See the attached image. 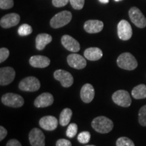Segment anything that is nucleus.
<instances>
[{
	"instance_id": "11",
	"label": "nucleus",
	"mask_w": 146,
	"mask_h": 146,
	"mask_svg": "<svg viewBox=\"0 0 146 146\" xmlns=\"http://www.w3.org/2000/svg\"><path fill=\"white\" fill-rule=\"evenodd\" d=\"M16 72L12 67H3L0 69V85L1 86L9 85L14 81Z\"/></svg>"
},
{
	"instance_id": "27",
	"label": "nucleus",
	"mask_w": 146,
	"mask_h": 146,
	"mask_svg": "<svg viewBox=\"0 0 146 146\" xmlns=\"http://www.w3.org/2000/svg\"><path fill=\"white\" fill-rule=\"evenodd\" d=\"M78 126L75 123H71L68 125L66 130V135L69 138H73L77 133Z\"/></svg>"
},
{
	"instance_id": "38",
	"label": "nucleus",
	"mask_w": 146,
	"mask_h": 146,
	"mask_svg": "<svg viewBox=\"0 0 146 146\" xmlns=\"http://www.w3.org/2000/svg\"><path fill=\"white\" fill-rule=\"evenodd\" d=\"M114 1H121V0H114Z\"/></svg>"
},
{
	"instance_id": "24",
	"label": "nucleus",
	"mask_w": 146,
	"mask_h": 146,
	"mask_svg": "<svg viewBox=\"0 0 146 146\" xmlns=\"http://www.w3.org/2000/svg\"><path fill=\"white\" fill-rule=\"evenodd\" d=\"M33 32V29L30 25L27 24H23L18 28V33L21 36H27L31 34Z\"/></svg>"
},
{
	"instance_id": "29",
	"label": "nucleus",
	"mask_w": 146,
	"mask_h": 146,
	"mask_svg": "<svg viewBox=\"0 0 146 146\" xmlns=\"http://www.w3.org/2000/svg\"><path fill=\"white\" fill-rule=\"evenodd\" d=\"M70 2L74 10H81L85 4V0H70Z\"/></svg>"
},
{
	"instance_id": "35",
	"label": "nucleus",
	"mask_w": 146,
	"mask_h": 146,
	"mask_svg": "<svg viewBox=\"0 0 146 146\" xmlns=\"http://www.w3.org/2000/svg\"><path fill=\"white\" fill-rule=\"evenodd\" d=\"M6 146H22V145L17 139H12L9 140L6 144Z\"/></svg>"
},
{
	"instance_id": "13",
	"label": "nucleus",
	"mask_w": 146,
	"mask_h": 146,
	"mask_svg": "<svg viewBox=\"0 0 146 146\" xmlns=\"http://www.w3.org/2000/svg\"><path fill=\"white\" fill-rule=\"evenodd\" d=\"M21 17L18 14L10 13L6 14L1 18L0 25L4 29H8L16 26L19 23Z\"/></svg>"
},
{
	"instance_id": "9",
	"label": "nucleus",
	"mask_w": 146,
	"mask_h": 146,
	"mask_svg": "<svg viewBox=\"0 0 146 146\" xmlns=\"http://www.w3.org/2000/svg\"><path fill=\"white\" fill-rule=\"evenodd\" d=\"M29 139L32 146H45V135L38 128H34L30 131Z\"/></svg>"
},
{
	"instance_id": "1",
	"label": "nucleus",
	"mask_w": 146,
	"mask_h": 146,
	"mask_svg": "<svg viewBox=\"0 0 146 146\" xmlns=\"http://www.w3.org/2000/svg\"><path fill=\"white\" fill-rule=\"evenodd\" d=\"M91 126L93 129L98 133L104 134V133H108L112 130L114 124L108 118L101 116L96 117L93 120Z\"/></svg>"
},
{
	"instance_id": "4",
	"label": "nucleus",
	"mask_w": 146,
	"mask_h": 146,
	"mask_svg": "<svg viewBox=\"0 0 146 146\" xmlns=\"http://www.w3.org/2000/svg\"><path fill=\"white\" fill-rule=\"evenodd\" d=\"M40 87H41V83L39 79L35 76H28L23 78L18 85V87L21 91H29V92L38 91Z\"/></svg>"
},
{
	"instance_id": "25",
	"label": "nucleus",
	"mask_w": 146,
	"mask_h": 146,
	"mask_svg": "<svg viewBox=\"0 0 146 146\" xmlns=\"http://www.w3.org/2000/svg\"><path fill=\"white\" fill-rule=\"evenodd\" d=\"M77 139L78 142H80L81 143H87L91 139L90 133L88 131H83V132L80 133L77 137Z\"/></svg>"
},
{
	"instance_id": "18",
	"label": "nucleus",
	"mask_w": 146,
	"mask_h": 146,
	"mask_svg": "<svg viewBox=\"0 0 146 146\" xmlns=\"http://www.w3.org/2000/svg\"><path fill=\"white\" fill-rule=\"evenodd\" d=\"M103 28V22L98 20H89L84 24V29L89 33H98L102 31Z\"/></svg>"
},
{
	"instance_id": "31",
	"label": "nucleus",
	"mask_w": 146,
	"mask_h": 146,
	"mask_svg": "<svg viewBox=\"0 0 146 146\" xmlns=\"http://www.w3.org/2000/svg\"><path fill=\"white\" fill-rule=\"evenodd\" d=\"M10 52L7 48L2 47L0 49V62L2 63L7 60V58L9 57Z\"/></svg>"
},
{
	"instance_id": "6",
	"label": "nucleus",
	"mask_w": 146,
	"mask_h": 146,
	"mask_svg": "<svg viewBox=\"0 0 146 146\" xmlns=\"http://www.w3.org/2000/svg\"><path fill=\"white\" fill-rule=\"evenodd\" d=\"M112 98L116 104L124 108L129 107L132 102L130 94L125 90L116 91L113 94Z\"/></svg>"
},
{
	"instance_id": "32",
	"label": "nucleus",
	"mask_w": 146,
	"mask_h": 146,
	"mask_svg": "<svg viewBox=\"0 0 146 146\" xmlns=\"http://www.w3.org/2000/svg\"><path fill=\"white\" fill-rule=\"evenodd\" d=\"M68 1H70V0H52V3L55 7L61 8L68 4Z\"/></svg>"
},
{
	"instance_id": "10",
	"label": "nucleus",
	"mask_w": 146,
	"mask_h": 146,
	"mask_svg": "<svg viewBox=\"0 0 146 146\" xmlns=\"http://www.w3.org/2000/svg\"><path fill=\"white\" fill-rule=\"evenodd\" d=\"M133 31L131 25L125 20H122L118 25V37L123 41H127L131 38Z\"/></svg>"
},
{
	"instance_id": "30",
	"label": "nucleus",
	"mask_w": 146,
	"mask_h": 146,
	"mask_svg": "<svg viewBox=\"0 0 146 146\" xmlns=\"http://www.w3.org/2000/svg\"><path fill=\"white\" fill-rule=\"evenodd\" d=\"M14 6V0H0V8L3 10L10 9Z\"/></svg>"
},
{
	"instance_id": "14",
	"label": "nucleus",
	"mask_w": 146,
	"mask_h": 146,
	"mask_svg": "<svg viewBox=\"0 0 146 146\" xmlns=\"http://www.w3.org/2000/svg\"><path fill=\"white\" fill-rule=\"evenodd\" d=\"M62 44L67 50L72 52H77L80 50V44L79 43L74 39V38L68 35H65L62 36L61 39Z\"/></svg>"
},
{
	"instance_id": "26",
	"label": "nucleus",
	"mask_w": 146,
	"mask_h": 146,
	"mask_svg": "<svg viewBox=\"0 0 146 146\" xmlns=\"http://www.w3.org/2000/svg\"><path fill=\"white\" fill-rule=\"evenodd\" d=\"M116 146H135V144L132 140L125 137L118 138L116 141Z\"/></svg>"
},
{
	"instance_id": "19",
	"label": "nucleus",
	"mask_w": 146,
	"mask_h": 146,
	"mask_svg": "<svg viewBox=\"0 0 146 146\" xmlns=\"http://www.w3.org/2000/svg\"><path fill=\"white\" fill-rule=\"evenodd\" d=\"M29 63L34 68H46L50 64V60L44 56H33L29 60Z\"/></svg>"
},
{
	"instance_id": "20",
	"label": "nucleus",
	"mask_w": 146,
	"mask_h": 146,
	"mask_svg": "<svg viewBox=\"0 0 146 146\" xmlns=\"http://www.w3.org/2000/svg\"><path fill=\"white\" fill-rule=\"evenodd\" d=\"M84 56L91 61H96L102 58L103 52L98 47H89L84 52Z\"/></svg>"
},
{
	"instance_id": "23",
	"label": "nucleus",
	"mask_w": 146,
	"mask_h": 146,
	"mask_svg": "<svg viewBox=\"0 0 146 146\" xmlns=\"http://www.w3.org/2000/svg\"><path fill=\"white\" fill-rule=\"evenodd\" d=\"M72 116V112L70 108H65L62 111L60 115L59 123L62 127L68 125Z\"/></svg>"
},
{
	"instance_id": "28",
	"label": "nucleus",
	"mask_w": 146,
	"mask_h": 146,
	"mask_svg": "<svg viewBox=\"0 0 146 146\" xmlns=\"http://www.w3.org/2000/svg\"><path fill=\"white\" fill-rule=\"evenodd\" d=\"M139 123L141 126L146 127V105L141 107L139 111Z\"/></svg>"
},
{
	"instance_id": "5",
	"label": "nucleus",
	"mask_w": 146,
	"mask_h": 146,
	"mask_svg": "<svg viewBox=\"0 0 146 146\" xmlns=\"http://www.w3.org/2000/svg\"><path fill=\"white\" fill-rule=\"evenodd\" d=\"M1 100L3 104L12 108H20L23 106L25 103L23 97L13 93L4 94L1 97Z\"/></svg>"
},
{
	"instance_id": "33",
	"label": "nucleus",
	"mask_w": 146,
	"mask_h": 146,
	"mask_svg": "<svg viewBox=\"0 0 146 146\" xmlns=\"http://www.w3.org/2000/svg\"><path fill=\"white\" fill-rule=\"evenodd\" d=\"M56 146H72V143L68 140L65 139H58L56 144Z\"/></svg>"
},
{
	"instance_id": "12",
	"label": "nucleus",
	"mask_w": 146,
	"mask_h": 146,
	"mask_svg": "<svg viewBox=\"0 0 146 146\" xmlns=\"http://www.w3.org/2000/svg\"><path fill=\"white\" fill-rule=\"evenodd\" d=\"M67 62L68 65L72 68L81 70L85 68L87 65L86 60L79 54H71L67 57Z\"/></svg>"
},
{
	"instance_id": "34",
	"label": "nucleus",
	"mask_w": 146,
	"mask_h": 146,
	"mask_svg": "<svg viewBox=\"0 0 146 146\" xmlns=\"http://www.w3.org/2000/svg\"><path fill=\"white\" fill-rule=\"evenodd\" d=\"M8 135V131L5 129L3 126L0 127V141H3V139Z\"/></svg>"
},
{
	"instance_id": "22",
	"label": "nucleus",
	"mask_w": 146,
	"mask_h": 146,
	"mask_svg": "<svg viewBox=\"0 0 146 146\" xmlns=\"http://www.w3.org/2000/svg\"><path fill=\"white\" fill-rule=\"evenodd\" d=\"M133 98L136 100H141L146 98V85L140 84L135 87L131 92Z\"/></svg>"
},
{
	"instance_id": "17",
	"label": "nucleus",
	"mask_w": 146,
	"mask_h": 146,
	"mask_svg": "<svg viewBox=\"0 0 146 146\" xmlns=\"http://www.w3.org/2000/svg\"><path fill=\"white\" fill-rule=\"evenodd\" d=\"M80 96L82 101L85 103L89 104L92 102L95 96V90L93 85L89 83L85 84L81 89Z\"/></svg>"
},
{
	"instance_id": "21",
	"label": "nucleus",
	"mask_w": 146,
	"mask_h": 146,
	"mask_svg": "<svg viewBox=\"0 0 146 146\" xmlns=\"http://www.w3.org/2000/svg\"><path fill=\"white\" fill-rule=\"evenodd\" d=\"M52 36L47 33L38 35L36 37V48L38 50H43L47 44L52 42Z\"/></svg>"
},
{
	"instance_id": "8",
	"label": "nucleus",
	"mask_w": 146,
	"mask_h": 146,
	"mask_svg": "<svg viewBox=\"0 0 146 146\" xmlns=\"http://www.w3.org/2000/svg\"><path fill=\"white\" fill-rule=\"evenodd\" d=\"M55 79L60 81L62 86L64 87H70L74 82V78L70 72L64 70H57L54 73Z\"/></svg>"
},
{
	"instance_id": "3",
	"label": "nucleus",
	"mask_w": 146,
	"mask_h": 146,
	"mask_svg": "<svg viewBox=\"0 0 146 146\" xmlns=\"http://www.w3.org/2000/svg\"><path fill=\"white\" fill-rule=\"evenodd\" d=\"M72 20V13L69 11H62L56 14L50 21V26L54 29L61 28L68 25Z\"/></svg>"
},
{
	"instance_id": "16",
	"label": "nucleus",
	"mask_w": 146,
	"mask_h": 146,
	"mask_svg": "<svg viewBox=\"0 0 146 146\" xmlns=\"http://www.w3.org/2000/svg\"><path fill=\"white\" fill-rule=\"evenodd\" d=\"M54 103V97L50 93H43L37 97L34 102L36 108H45L50 106Z\"/></svg>"
},
{
	"instance_id": "36",
	"label": "nucleus",
	"mask_w": 146,
	"mask_h": 146,
	"mask_svg": "<svg viewBox=\"0 0 146 146\" xmlns=\"http://www.w3.org/2000/svg\"><path fill=\"white\" fill-rule=\"evenodd\" d=\"M99 1L102 3H108L109 2L110 0H99Z\"/></svg>"
},
{
	"instance_id": "37",
	"label": "nucleus",
	"mask_w": 146,
	"mask_h": 146,
	"mask_svg": "<svg viewBox=\"0 0 146 146\" xmlns=\"http://www.w3.org/2000/svg\"><path fill=\"white\" fill-rule=\"evenodd\" d=\"M85 146H96V145H85Z\"/></svg>"
},
{
	"instance_id": "7",
	"label": "nucleus",
	"mask_w": 146,
	"mask_h": 146,
	"mask_svg": "<svg viewBox=\"0 0 146 146\" xmlns=\"http://www.w3.org/2000/svg\"><path fill=\"white\" fill-rule=\"evenodd\" d=\"M129 15L131 22L138 28L143 29L146 27V18L139 8H131L129 11Z\"/></svg>"
},
{
	"instance_id": "2",
	"label": "nucleus",
	"mask_w": 146,
	"mask_h": 146,
	"mask_svg": "<svg viewBox=\"0 0 146 146\" xmlns=\"http://www.w3.org/2000/svg\"><path fill=\"white\" fill-rule=\"evenodd\" d=\"M117 64L120 68L127 70H133L138 66L135 58L129 52L120 54L117 59Z\"/></svg>"
},
{
	"instance_id": "15",
	"label": "nucleus",
	"mask_w": 146,
	"mask_h": 146,
	"mask_svg": "<svg viewBox=\"0 0 146 146\" xmlns=\"http://www.w3.org/2000/svg\"><path fill=\"white\" fill-rule=\"evenodd\" d=\"M58 121L55 116H46L42 117L39 120V125L46 131H54L58 127Z\"/></svg>"
}]
</instances>
